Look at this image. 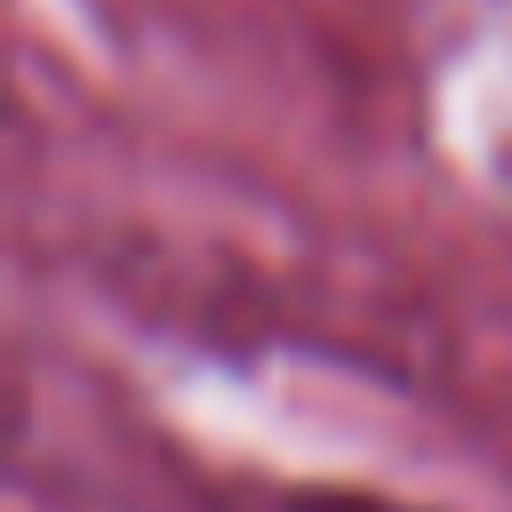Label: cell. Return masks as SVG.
<instances>
[{
    "label": "cell",
    "mask_w": 512,
    "mask_h": 512,
    "mask_svg": "<svg viewBox=\"0 0 512 512\" xmlns=\"http://www.w3.org/2000/svg\"><path fill=\"white\" fill-rule=\"evenodd\" d=\"M280 512H440V504L376 496V488H296V496H280Z\"/></svg>",
    "instance_id": "obj_1"
}]
</instances>
